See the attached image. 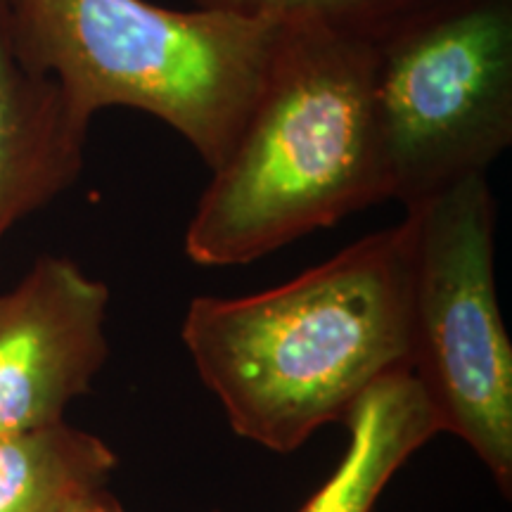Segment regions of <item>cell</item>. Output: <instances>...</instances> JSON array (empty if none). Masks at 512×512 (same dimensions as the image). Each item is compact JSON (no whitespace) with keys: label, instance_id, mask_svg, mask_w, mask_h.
I'll return each instance as SVG.
<instances>
[{"label":"cell","instance_id":"cell-6","mask_svg":"<svg viewBox=\"0 0 512 512\" xmlns=\"http://www.w3.org/2000/svg\"><path fill=\"white\" fill-rule=\"evenodd\" d=\"M110 287L46 254L0 294V434L64 420L110 356Z\"/></svg>","mask_w":512,"mask_h":512},{"label":"cell","instance_id":"cell-1","mask_svg":"<svg viewBox=\"0 0 512 512\" xmlns=\"http://www.w3.org/2000/svg\"><path fill=\"white\" fill-rule=\"evenodd\" d=\"M181 337L242 439L297 451L344 422L413 354L406 223L377 230L323 264L245 297H195Z\"/></svg>","mask_w":512,"mask_h":512},{"label":"cell","instance_id":"cell-2","mask_svg":"<svg viewBox=\"0 0 512 512\" xmlns=\"http://www.w3.org/2000/svg\"><path fill=\"white\" fill-rule=\"evenodd\" d=\"M392 200L373 102L370 36L285 22L238 143L183 238L204 268L245 266Z\"/></svg>","mask_w":512,"mask_h":512},{"label":"cell","instance_id":"cell-3","mask_svg":"<svg viewBox=\"0 0 512 512\" xmlns=\"http://www.w3.org/2000/svg\"><path fill=\"white\" fill-rule=\"evenodd\" d=\"M17 46L91 128L126 107L178 133L209 171L226 162L271 69L285 22L147 0H12Z\"/></svg>","mask_w":512,"mask_h":512},{"label":"cell","instance_id":"cell-4","mask_svg":"<svg viewBox=\"0 0 512 512\" xmlns=\"http://www.w3.org/2000/svg\"><path fill=\"white\" fill-rule=\"evenodd\" d=\"M370 41L392 200L486 174L512 145V0H430Z\"/></svg>","mask_w":512,"mask_h":512},{"label":"cell","instance_id":"cell-9","mask_svg":"<svg viewBox=\"0 0 512 512\" xmlns=\"http://www.w3.org/2000/svg\"><path fill=\"white\" fill-rule=\"evenodd\" d=\"M114 467L105 441L64 420L0 434V512H62L105 489Z\"/></svg>","mask_w":512,"mask_h":512},{"label":"cell","instance_id":"cell-7","mask_svg":"<svg viewBox=\"0 0 512 512\" xmlns=\"http://www.w3.org/2000/svg\"><path fill=\"white\" fill-rule=\"evenodd\" d=\"M88 133L60 86L24 60L12 0H0V245L79 181Z\"/></svg>","mask_w":512,"mask_h":512},{"label":"cell","instance_id":"cell-11","mask_svg":"<svg viewBox=\"0 0 512 512\" xmlns=\"http://www.w3.org/2000/svg\"><path fill=\"white\" fill-rule=\"evenodd\" d=\"M62 512H126L121 503L107 489H98L93 494L79 498L72 505H67Z\"/></svg>","mask_w":512,"mask_h":512},{"label":"cell","instance_id":"cell-8","mask_svg":"<svg viewBox=\"0 0 512 512\" xmlns=\"http://www.w3.org/2000/svg\"><path fill=\"white\" fill-rule=\"evenodd\" d=\"M344 422L347 451L299 512H373L396 470L441 432L430 401L408 370L368 389Z\"/></svg>","mask_w":512,"mask_h":512},{"label":"cell","instance_id":"cell-5","mask_svg":"<svg viewBox=\"0 0 512 512\" xmlns=\"http://www.w3.org/2000/svg\"><path fill=\"white\" fill-rule=\"evenodd\" d=\"M413 278L411 375L441 432L512 489V344L496 292V197L470 176L408 204Z\"/></svg>","mask_w":512,"mask_h":512},{"label":"cell","instance_id":"cell-10","mask_svg":"<svg viewBox=\"0 0 512 512\" xmlns=\"http://www.w3.org/2000/svg\"><path fill=\"white\" fill-rule=\"evenodd\" d=\"M195 8L242 12L278 22H316L373 36L430 0H192Z\"/></svg>","mask_w":512,"mask_h":512}]
</instances>
